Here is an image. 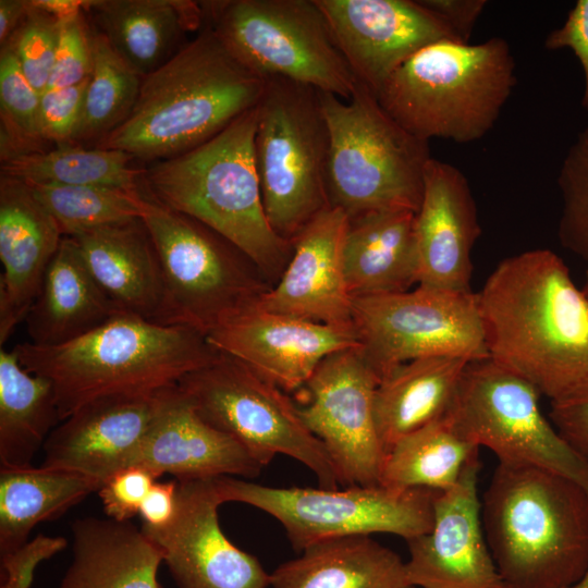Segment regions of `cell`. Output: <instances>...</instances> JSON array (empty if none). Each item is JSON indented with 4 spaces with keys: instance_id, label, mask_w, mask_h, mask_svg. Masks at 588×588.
<instances>
[{
    "instance_id": "6da1fadb",
    "label": "cell",
    "mask_w": 588,
    "mask_h": 588,
    "mask_svg": "<svg viewBox=\"0 0 588 588\" xmlns=\"http://www.w3.org/2000/svg\"><path fill=\"white\" fill-rule=\"evenodd\" d=\"M477 298L489 358L550 401L588 379V299L555 253L503 259Z\"/></svg>"
},
{
    "instance_id": "7a4b0ae2",
    "label": "cell",
    "mask_w": 588,
    "mask_h": 588,
    "mask_svg": "<svg viewBox=\"0 0 588 588\" xmlns=\"http://www.w3.org/2000/svg\"><path fill=\"white\" fill-rule=\"evenodd\" d=\"M265 84L206 26L143 77L128 117L95 146L150 163L182 155L255 108Z\"/></svg>"
},
{
    "instance_id": "3957f363",
    "label": "cell",
    "mask_w": 588,
    "mask_h": 588,
    "mask_svg": "<svg viewBox=\"0 0 588 588\" xmlns=\"http://www.w3.org/2000/svg\"><path fill=\"white\" fill-rule=\"evenodd\" d=\"M13 351L27 371L52 382L61 421L98 397L173 387L219 354L192 328L128 313L60 345L24 342Z\"/></svg>"
},
{
    "instance_id": "277c9868",
    "label": "cell",
    "mask_w": 588,
    "mask_h": 588,
    "mask_svg": "<svg viewBox=\"0 0 588 588\" xmlns=\"http://www.w3.org/2000/svg\"><path fill=\"white\" fill-rule=\"evenodd\" d=\"M481 522L506 588H562L588 568V492L559 473L498 463Z\"/></svg>"
},
{
    "instance_id": "5b68a950",
    "label": "cell",
    "mask_w": 588,
    "mask_h": 588,
    "mask_svg": "<svg viewBox=\"0 0 588 588\" xmlns=\"http://www.w3.org/2000/svg\"><path fill=\"white\" fill-rule=\"evenodd\" d=\"M257 106L218 135L145 168L144 193L208 226L238 248L268 281L287 265L293 243L270 225L255 162Z\"/></svg>"
},
{
    "instance_id": "8992f818",
    "label": "cell",
    "mask_w": 588,
    "mask_h": 588,
    "mask_svg": "<svg viewBox=\"0 0 588 588\" xmlns=\"http://www.w3.org/2000/svg\"><path fill=\"white\" fill-rule=\"evenodd\" d=\"M515 85V60L504 38L439 40L400 65L376 96L415 137L466 144L494 126Z\"/></svg>"
},
{
    "instance_id": "52a82bcc",
    "label": "cell",
    "mask_w": 588,
    "mask_h": 588,
    "mask_svg": "<svg viewBox=\"0 0 588 588\" xmlns=\"http://www.w3.org/2000/svg\"><path fill=\"white\" fill-rule=\"evenodd\" d=\"M319 97L330 135V207L348 218L393 209L417 212L431 159L428 142L395 122L362 83L348 100L323 91Z\"/></svg>"
},
{
    "instance_id": "ba28073f",
    "label": "cell",
    "mask_w": 588,
    "mask_h": 588,
    "mask_svg": "<svg viewBox=\"0 0 588 588\" xmlns=\"http://www.w3.org/2000/svg\"><path fill=\"white\" fill-rule=\"evenodd\" d=\"M330 135L319 90L281 77L266 78L257 105L255 162L272 229L293 240L330 207Z\"/></svg>"
},
{
    "instance_id": "9c48e42d",
    "label": "cell",
    "mask_w": 588,
    "mask_h": 588,
    "mask_svg": "<svg viewBox=\"0 0 588 588\" xmlns=\"http://www.w3.org/2000/svg\"><path fill=\"white\" fill-rule=\"evenodd\" d=\"M205 22L249 71L348 100L359 82L316 0L200 2Z\"/></svg>"
},
{
    "instance_id": "30bf717a",
    "label": "cell",
    "mask_w": 588,
    "mask_h": 588,
    "mask_svg": "<svg viewBox=\"0 0 588 588\" xmlns=\"http://www.w3.org/2000/svg\"><path fill=\"white\" fill-rule=\"evenodd\" d=\"M146 197L142 220L162 271L164 324L185 326L206 336L271 287L252 260L229 241Z\"/></svg>"
},
{
    "instance_id": "8fae6325",
    "label": "cell",
    "mask_w": 588,
    "mask_h": 588,
    "mask_svg": "<svg viewBox=\"0 0 588 588\" xmlns=\"http://www.w3.org/2000/svg\"><path fill=\"white\" fill-rule=\"evenodd\" d=\"M221 503L242 502L277 518L293 549L334 538L385 532L406 541L429 532L438 491L351 486L278 488L232 476L213 479Z\"/></svg>"
},
{
    "instance_id": "7c38bea8",
    "label": "cell",
    "mask_w": 588,
    "mask_h": 588,
    "mask_svg": "<svg viewBox=\"0 0 588 588\" xmlns=\"http://www.w3.org/2000/svg\"><path fill=\"white\" fill-rule=\"evenodd\" d=\"M177 387L206 422L235 439L262 466L283 454L310 469L319 487L340 485L323 444L307 429L296 404L238 359L219 352Z\"/></svg>"
},
{
    "instance_id": "4fadbf2b",
    "label": "cell",
    "mask_w": 588,
    "mask_h": 588,
    "mask_svg": "<svg viewBox=\"0 0 588 588\" xmlns=\"http://www.w3.org/2000/svg\"><path fill=\"white\" fill-rule=\"evenodd\" d=\"M538 390L489 357L468 362L446 416L499 463L546 468L588 492V468L540 408Z\"/></svg>"
},
{
    "instance_id": "5bb4252c",
    "label": "cell",
    "mask_w": 588,
    "mask_h": 588,
    "mask_svg": "<svg viewBox=\"0 0 588 588\" xmlns=\"http://www.w3.org/2000/svg\"><path fill=\"white\" fill-rule=\"evenodd\" d=\"M353 323L360 350L380 379L417 358L488 357L474 291L417 285L412 291L353 297Z\"/></svg>"
},
{
    "instance_id": "9a60e30c",
    "label": "cell",
    "mask_w": 588,
    "mask_h": 588,
    "mask_svg": "<svg viewBox=\"0 0 588 588\" xmlns=\"http://www.w3.org/2000/svg\"><path fill=\"white\" fill-rule=\"evenodd\" d=\"M379 382L358 346L326 357L298 390V414L323 444L343 487L379 485L387 456L375 415Z\"/></svg>"
},
{
    "instance_id": "2e32d148",
    "label": "cell",
    "mask_w": 588,
    "mask_h": 588,
    "mask_svg": "<svg viewBox=\"0 0 588 588\" xmlns=\"http://www.w3.org/2000/svg\"><path fill=\"white\" fill-rule=\"evenodd\" d=\"M213 479L176 480L172 520L159 528L142 525V530L160 549L177 588L270 587V574L259 560L222 531Z\"/></svg>"
},
{
    "instance_id": "e0dca14e",
    "label": "cell",
    "mask_w": 588,
    "mask_h": 588,
    "mask_svg": "<svg viewBox=\"0 0 588 588\" xmlns=\"http://www.w3.org/2000/svg\"><path fill=\"white\" fill-rule=\"evenodd\" d=\"M357 81L375 95L424 47L458 41L419 0H316ZM461 42V41H460Z\"/></svg>"
},
{
    "instance_id": "ac0fdd59",
    "label": "cell",
    "mask_w": 588,
    "mask_h": 588,
    "mask_svg": "<svg viewBox=\"0 0 588 588\" xmlns=\"http://www.w3.org/2000/svg\"><path fill=\"white\" fill-rule=\"evenodd\" d=\"M206 338L219 352L287 392L301 390L329 355L359 346L355 328L303 320L254 303L220 321Z\"/></svg>"
},
{
    "instance_id": "d6986e66",
    "label": "cell",
    "mask_w": 588,
    "mask_h": 588,
    "mask_svg": "<svg viewBox=\"0 0 588 588\" xmlns=\"http://www.w3.org/2000/svg\"><path fill=\"white\" fill-rule=\"evenodd\" d=\"M479 456L451 489L437 492L429 532L407 541L406 574L421 588H506L488 547L478 498Z\"/></svg>"
},
{
    "instance_id": "ffe728a7",
    "label": "cell",
    "mask_w": 588,
    "mask_h": 588,
    "mask_svg": "<svg viewBox=\"0 0 588 588\" xmlns=\"http://www.w3.org/2000/svg\"><path fill=\"white\" fill-rule=\"evenodd\" d=\"M175 385L84 404L51 431L41 466L76 471L101 486L115 471L133 465Z\"/></svg>"
},
{
    "instance_id": "44dd1931",
    "label": "cell",
    "mask_w": 588,
    "mask_h": 588,
    "mask_svg": "<svg viewBox=\"0 0 588 588\" xmlns=\"http://www.w3.org/2000/svg\"><path fill=\"white\" fill-rule=\"evenodd\" d=\"M347 228L348 216L340 208L329 207L314 217L293 240L291 258L277 283L254 304L303 320L354 328L343 255Z\"/></svg>"
},
{
    "instance_id": "7402d4cb",
    "label": "cell",
    "mask_w": 588,
    "mask_h": 588,
    "mask_svg": "<svg viewBox=\"0 0 588 588\" xmlns=\"http://www.w3.org/2000/svg\"><path fill=\"white\" fill-rule=\"evenodd\" d=\"M480 233L468 180L453 164L431 158L414 223L417 285L471 292V250Z\"/></svg>"
},
{
    "instance_id": "603a6c76",
    "label": "cell",
    "mask_w": 588,
    "mask_h": 588,
    "mask_svg": "<svg viewBox=\"0 0 588 588\" xmlns=\"http://www.w3.org/2000/svg\"><path fill=\"white\" fill-rule=\"evenodd\" d=\"M62 235L25 182L0 176V344L25 320Z\"/></svg>"
},
{
    "instance_id": "cb8c5ba5",
    "label": "cell",
    "mask_w": 588,
    "mask_h": 588,
    "mask_svg": "<svg viewBox=\"0 0 588 588\" xmlns=\"http://www.w3.org/2000/svg\"><path fill=\"white\" fill-rule=\"evenodd\" d=\"M133 465L171 474L177 481L255 478L264 467L235 439L206 422L177 384Z\"/></svg>"
},
{
    "instance_id": "d4e9b609",
    "label": "cell",
    "mask_w": 588,
    "mask_h": 588,
    "mask_svg": "<svg viewBox=\"0 0 588 588\" xmlns=\"http://www.w3.org/2000/svg\"><path fill=\"white\" fill-rule=\"evenodd\" d=\"M89 273L123 311L164 324V283L158 255L142 219L72 237Z\"/></svg>"
},
{
    "instance_id": "484cf974",
    "label": "cell",
    "mask_w": 588,
    "mask_h": 588,
    "mask_svg": "<svg viewBox=\"0 0 588 588\" xmlns=\"http://www.w3.org/2000/svg\"><path fill=\"white\" fill-rule=\"evenodd\" d=\"M83 10L91 27L143 77L205 22L201 3L187 0H88Z\"/></svg>"
},
{
    "instance_id": "4316f807",
    "label": "cell",
    "mask_w": 588,
    "mask_h": 588,
    "mask_svg": "<svg viewBox=\"0 0 588 588\" xmlns=\"http://www.w3.org/2000/svg\"><path fill=\"white\" fill-rule=\"evenodd\" d=\"M71 532L72 561L59 588H161L162 553L130 520L77 518Z\"/></svg>"
},
{
    "instance_id": "83f0119b",
    "label": "cell",
    "mask_w": 588,
    "mask_h": 588,
    "mask_svg": "<svg viewBox=\"0 0 588 588\" xmlns=\"http://www.w3.org/2000/svg\"><path fill=\"white\" fill-rule=\"evenodd\" d=\"M121 313L89 273L75 241L64 236L25 322L32 344L54 346L95 330Z\"/></svg>"
},
{
    "instance_id": "f1b7e54d",
    "label": "cell",
    "mask_w": 588,
    "mask_h": 588,
    "mask_svg": "<svg viewBox=\"0 0 588 588\" xmlns=\"http://www.w3.org/2000/svg\"><path fill=\"white\" fill-rule=\"evenodd\" d=\"M415 215L393 209L348 218L343 255L352 297L405 292L418 283Z\"/></svg>"
},
{
    "instance_id": "f546056e",
    "label": "cell",
    "mask_w": 588,
    "mask_h": 588,
    "mask_svg": "<svg viewBox=\"0 0 588 588\" xmlns=\"http://www.w3.org/2000/svg\"><path fill=\"white\" fill-rule=\"evenodd\" d=\"M468 362L455 356L422 357L380 379L375 415L387 453L401 438L448 414Z\"/></svg>"
},
{
    "instance_id": "4dcf8cb0",
    "label": "cell",
    "mask_w": 588,
    "mask_h": 588,
    "mask_svg": "<svg viewBox=\"0 0 588 588\" xmlns=\"http://www.w3.org/2000/svg\"><path fill=\"white\" fill-rule=\"evenodd\" d=\"M270 574L271 588H415L405 562L369 536L315 543Z\"/></svg>"
},
{
    "instance_id": "1f68e13d",
    "label": "cell",
    "mask_w": 588,
    "mask_h": 588,
    "mask_svg": "<svg viewBox=\"0 0 588 588\" xmlns=\"http://www.w3.org/2000/svg\"><path fill=\"white\" fill-rule=\"evenodd\" d=\"M100 483L54 467L0 468V558L24 546L33 528L84 500Z\"/></svg>"
},
{
    "instance_id": "d6a6232c",
    "label": "cell",
    "mask_w": 588,
    "mask_h": 588,
    "mask_svg": "<svg viewBox=\"0 0 588 588\" xmlns=\"http://www.w3.org/2000/svg\"><path fill=\"white\" fill-rule=\"evenodd\" d=\"M61 422L52 382L0 350V463L26 467Z\"/></svg>"
},
{
    "instance_id": "836d02e7",
    "label": "cell",
    "mask_w": 588,
    "mask_h": 588,
    "mask_svg": "<svg viewBox=\"0 0 588 588\" xmlns=\"http://www.w3.org/2000/svg\"><path fill=\"white\" fill-rule=\"evenodd\" d=\"M478 456L479 448L445 415L394 443L387 453L379 485L445 491L460 481L466 466Z\"/></svg>"
},
{
    "instance_id": "e575fe53",
    "label": "cell",
    "mask_w": 588,
    "mask_h": 588,
    "mask_svg": "<svg viewBox=\"0 0 588 588\" xmlns=\"http://www.w3.org/2000/svg\"><path fill=\"white\" fill-rule=\"evenodd\" d=\"M119 149L58 145L1 162V174L28 184L100 185L142 189L145 169Z\"/></svg>"
},
{
    "instance_id": "d590c367",
    "label": "cell",
    "mask_w": 588,
    "mask_h": 588,
    "mask_svg": "<svg viewBox=\"0 0 588 588\" xmlns=\"http://www.w3.org/2000/svg\"><path fill=\"white\" fill-rule=\"evenodd\" d=\"M90 28L91 71L73 145L97 144L122 124L135 106L143 81L91 25Z\"/></svg>"
},
{
    "instance_id": "8d00e7d4",
    "label": "cell",
    "mask_w": 588,
    "mask_h": 588,
    "mask_svg": "<svg viewBox=\"0 0 588 588\" xmlns=\"http://www.w3.org/2000/svg\"><path fill=\"white\" fill-rule=\"evenodd\" d=\"M28 186L52 216L62 235L68 237L113 223L142 219L147 200L143 188L58 184Z\"/></svg>"
},
{
    "instance_id": "74e56055",
    "label": "cell",
    "mask_w": 588,
    "mask_h": 588,
    "mask_svg": "<svg viewBox=\"0 0 588 588\" xmlns=\"http://www.w3.org/2000/svg\"><path fill=\"white\" fill-rule=\"evenodd\" d=\"M40 93L24 75L8 46L0 50L1 162L19 155L39 151Z\"/></svg>"
},
{
    "instance_id": "f35d334b",
    "label": "cell",
    "mask_w": 588,
    "mask_h": 588,
    "mask_svg": "<svg viewBox=\"0 0 588 588\" xmlns=\"http://www.w3.org/2000/svg\"><path fill=\"white\" fill-rule=\"evenodd\" d=\"M561 245L588 262V123L568 148L558 175Z\"/></svg>"
},
{
    "instance_id": "ab89813d",
    "label": "cell",
    "mask_w": 588,
    "mask_h": 588,
    "mask_svg": "<svg viewBox=\"0 0 588 588\" xmlns=\"http://www.w3.org/2000/svg\"><path fill=\"white\" fill-rule=\"evenodd\" d=\"M59 32L60 17L40 1H32L26 16L3 45L11 49L24 75L40 94L48 86Z\"/></svg>"
},
{
    "instance_id": "60d3db41",
    "label": "cell",
    "mask_w": 588,
    "mask_h": 588,
    "mask_svg": "<svg viewBox=\"0 0 588 588\" xmlns=\"http://www.w3.org/2000/svg\"><path fill=\"white\" fill-rule=\"evenodd\" d=\"M91 28L82 8L60 19L59 40L48 88L77 85L88 78L91 71Z\"/></svg>"
},
{
    "instance_id": "b9f144b4",
    "label": "cell",
    "mask_w": 588,
    "mask_h": 588,
    "mask_svg": "<svg viewBox=\"0 0 588 588\" xmlns=\"http://www.w3.org/2000/svg\"><path fill=\"white\" fill-rule=\"evenodd\" d=\"M87 83L88 78L77 85L48 88L40 94L38 130L44 142L72 144L82 117Z\"/></svg>"
},
{
    "instance_id": "7bdbcfd3",
    "label": "cell",
    "mask_w": 588,
    "mask_h": 588,
    "mask_svg": "<svg viewBox=\"0 0 588 588\" xmlns=\"http://www.w3.org/2000/svg\"><path fill=\"white\" fill-rule=\"evenodd\" d=\"M160 477L142 465H132L112 474L98 489L106 515L128 522L139 514L145 497Z\"/></svg>"
},
{
    "instance_id": "ee69618b",
    "label": "cell",
    "mask_w": 588,
    "mask_h": 588,
    "mask_svg": "<svg viewBox=\"0 0 588 588\" xmlns=\"http://www.w3.org/2000/svg\"><path fill=\"white\" fill-rule=\"evenodd\" d=\"M550 420L588 468V379L551 401Z\"/></svg>"
},
{
    "instance_id": "f6af8a7d",
    "label": "cell",
    "mask_w": 588,
    "mask_h": 588,
    "mask_svg": "<svg viewBox=\"0 0 588 588\" xmlns=\"http://www.w3.org/2000/svg\"><path fill=\"white\" fill-rule=\"evenodd\" d=\"M63 537L36 536L17 550L1 556L0 588H29L37 565L66 548Z\"/></svg>"
},
{
    "instance_id": "bcb514c9",
    "label": "cell",
    "mask_w": 588,
    "mask_h": 588,
    "mask_svg": "<svg viewBox=\"0 0 588 588\" xmlns=\"http://www.w3.org/2000/svg\"><path fill=\"white\" fill-rule=\"evenodd\" d=\"M549 50L571 49L584 72L581 106L588 111V0H578L564 24L552 30L544 40Z\"/></svg>"
},
{
    "instance_id": "7dc6e473",
    "label": "cell",
    "mask_w": 588,
    "mask_h": 588,
    "mask_svg": "<svg viewBox=\"0 0 588 588\" xmlns=\"http://www.w3.org/2000/svg\"><path fill=\"white\" fill-rule=\"evenodd\" d=\"M451 29L458 41L468 44L473 28L487 5L486 0H419Z\"/></svg>"
},
{
    "instance_id": "c3c4849f",
    "label": "cell",
    "mask_w": 588,
    "mask_h": 588,
    "mask_svg": "<svg viewBox=\"0 0 588 588\" xmlns=\"http://www.w3.org/2000/svg\"><path fill=\"white\" fill-rule=\"evenodd\" d=\"M177 481H156L139 510L143 525L159 528L168 525L176 510Z\"/></svg>"
},
{
    "instance_id": "681fc988",
    "label": "cell",
    "mask_w": 588,
    "mask_h": 588,
    "mask_svg": "<svg viewBox=\"0 0 588 588\" xmlns=\"http://www.w3.org/2000/svg\"><path fill=\"white\" fill-rule=\"evenodd\" d=\"M32 1H0V45L3 46L20 26L30 9Z\"/></svg>"
},
{
    "instance_id": "f907efd6",
    "label": "cell",
    "mask_w": 588,
    "mask_h": 588,
    "mask_svg": "<svg viewBox=\"0 0 588 588\" xmlns=\"http://www.w3.org/2000/svg\"><path fill=\"white\" fill-rule=\"evenodd\" d=\"M562 588H588V568L577 581Z\"/></svg>"
},
{
    "instance_id": "816d5d0a",
    "label": "cell",
    "mask_w": 588,
    "mask_h": 588,
    "mask_svg": "<svg viewBox=\"0 0 588 588\" xmlns=\"http://www.w3.org/2000/svg\"><path fill=\"white\" fill-rule=\"evenodd\" d=\"M583 292H584L586 298L588 299V271H587L586 283H585V286L583 289Z\"/></svg>"
}]
</instances>
